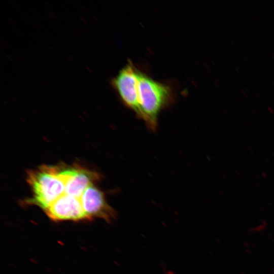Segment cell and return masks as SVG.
<instances>
[{
	"label": "cell",
	"instance_id": "1",
	"mask_svg": "<svg viewBox=\"0 0 274 274\" xmlns=\"http://www.w3.org/2000/svg\"><path fill=\"white\" fill-rule=\"evenodd\" d=\"M138 81V117L144 120L150 130H156L160 111L172 100L170 88L139 70Z\"/></svg>",
	"mask_w": 274,
	"mask_h": 274
},
{
	"label": "cell",
	"instance_id": "2",
	"mask_svg": "<svg viewBox=\"0 0 274 274\" xmlns=\"http://www.w3.org/2000/svg\"><path fill=\"white\" fill-rule=\"evenodd\" d=\"M27 181L32 192L27 203L44 210L65 193V180L60 167L44 165L29 170Z\"/></svg>",
	"mask_w": 274,
	"mask_h": 274
},
{
	"label": "cell",
	"instance_id": "3",
	"mask_svg": "<svg viewBox=\"0 0 274 274\" xmlns=\"http://www.w3.org/2000/svg\"><path fill=\"white\" fill-rule=\"evenodd\" d=\"M137 69L129 62L112 81L113 85L125 105L138 116Z\"/></svg>",
	"mask_w": 274,
	"mask_h": 274
},
{
	"label": "cell",
	"instance_id": "4",
	"mask_svg": "<svg viewBox=\"0 0 274 274\" xmlns=\"http://www.w3.org/2000/svg\"><path fill=\"white\" fill-rule=\"evenodd\" d=\"M80 199L88 220L98 218L111 223L116 218V211L107 202L104 193L94 184L85 190Z\"/></svg>",
	"mask_w": 274,
	"mask_h": 274
},
{
	"label": "cell",
	"instance_id": "5",
	"mask_svg": "<svg viewBox=\"0 0 274 274\" xmlns=\"http://www.w3.org/2000/svg\"><path fill=\"white\" fill-rule=\"evenodd\" d=\"M44 211L55 221L88 220L80 199L65 193Z\"/></svg>",
	"mask_w": 274,
	"mask_h": 274
},
{
	"label": "cell",
	"instance_id": "6",
	"mask_svg": "<svg viewBox=\"0 0 274 274\" xmlns=\"http://www.w3.org/2000/svg\"><path fill=\"white\" fill-rule=\"evenodd\" d=\"M65 180V194L80 198L85 190L99 179L98 174L76 165L62 169Z\"/></svg>",
	"mask_w": 274,
	"mask_h": 274
}]
</instances>
